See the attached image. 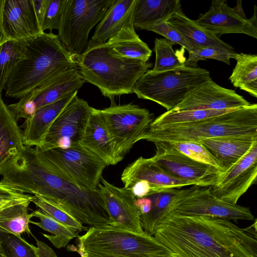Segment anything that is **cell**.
Instances as JSON below:
<instances>
[{"instance_id": "74e56055", "label": "cell", "mask_w": 257, "mask_h": 257, "mask_svg": "<svg viewBox=\"0 0 257 257\" xmlns=\"http://www.w3.org/2000/svg\"><path fill=\"white\" fill-rule=\"evenodd\" d=\"M235 54V52L232 53L217 47L200 48L189 53V57L185 60L184 66L189 68H196L198 61L205 60L207 59L222 61L230 65V59H234Z\"/></svg>"}, {"instance_id": "1f68e13d", "label": "cell", "mask_w": 257, "mask_h": 257, "mask_svg": "<svg viewBox=\"0 0 257 257\" xmlns=\"http://www.w3.org/2000/svg\"><path fill=\"white\" fill-rule=\"evenodd\" d=\"M33 213L34 217L39 218L40 221H31L30 223L52 233L53 235L42 234L55 247H65L71 240L77 237L78 232L76 230L56 220L42 209L39 208Z\"/></svg>"}, {"instance_id": "8992f818", "label": "cell", "mask_w": 257, "mask_h": 257, "mask_svg": "<svg viewBox=\"0 0 257 257\" xmlns=\"http://www.w3.org/2000/svg\"><path fill=\"white\" fill-rule=\"evenodd\" d=\"M81 257H176L154 236L107 225L90 227L77 236Z\"/></svg>"}, {"instance_id": "ab89813d", "label": "cell", "mask_w": 257, "mask_h": 257, "mask_svg": "<svg viewBox=\"0 0 257 257\" xmlns=\"http://www.w3.org/2000/svg\"><path fill=\"white\" fill-rule=\"evenodd\" d=\"M65 0H50L40 24L42 32L49 30H59Z\"/></svg>"}, {"instance_id": "603a6c76", "label": "cell", "mask_w": 257, "mask_h": 257, "mask_svg": "<svg viewBox=\"0 0 257 257\" xmlns=\"http://www.w3.org/2000/svg\"><path fill=\"white\" fill-rule=\"evenodd\" d=\"M257 142V135L243 137H222L200 141L223 173L243 157Z\"/></svg>"}, {"instance_id": "83f0119b", "label": "cell", "mask_w": 257, "mask_h": 257, "mask_svg": "<svg viewBox=\"0 0 257 257\" xmlns=\"http://www.w3.org/2000/svg\"><path fill=\"white\" fill-rule=\"evenodd\" d=\"M112 55L147 62L152 51L136 33L133 25L122 27L106 42Z\"/></svg>"}, {"instance_id": "60d3db41", "label": "cell", "mask_w": 257, "mask_h": 257, "mask_svg": "<svg viewBox=\"0 0 257 257\" xmlns=\"http://www.w3.org/2000/svg\"><path fill=\"white\" fill-rule=\"evenodd\" d=\"M145 30L157 33L173 43L181 45L189 53L196 50L190 42L182 34L170 26L167 22L149 27Z\"/></svg>"}, {"instance_id": "f546056e", "label": "cell", "mask_w": 257, "mask_h": 257, "mask_svg": "<svg viewBox=\"0 0 257 257\" xmlns=\"http://www.w3.org/2000/svg\"><path fill=\"white\" fill-rule=\"evenodd\" d=\"M31 201L18 202L0 209V230L21 235L32 234L29 227L33 213H28Z\"/></svg>"}, {"instance_id": "44dd1931", "label": "cell", "mask_w": 257, "mask_h": 257, "mask_svg": "<svg viewBox=\"0 0 257 257\" xmlns=\"http://www.w3.org/2000/svg\"><path fill=\"white\" fill-rule=\"evenodd\" d=\"M81 144L99 157L107 166L115 165L123 159L117 152L100 109L91 107Z\"/></svg>"}, {"instance_id": "7402d4cb", "label": "cell", "mask_w": 257, "mask_h": 257, "mask_svg": "<svg viewBox=\"0 0 257 257\" xmlns=\"http://www.w3.org/2000/svg\"><path fill=\"white\" fill-rule=\"evenodd\" d=\"M78 90L69 93L57 101L38 109L25 119L22 132L25 146L38 147L54 121L77 95Z\"/></svg>"}, {"instance_id": "f35d334b", "label": "cell", "mask_w": 257, "mask_h": 257, "mask_svg": "<svg viewBox=\"0 0 257 257\" xmlns=\"http://www.w3.org/2000/svg\"><path fill=\"white\" fill-rule=\"evenodd\" d=\"M167 143L178 152L191 159L219 169L214 159L200 143L182 142Z\"/></svg>"}, {"instance_id": "30bf717a", "label": "cell", "mask_w": 257, "mask_h": 257, "mask_svg": "<svg viewBox=\"0 0 257 257\" xmlns=\"http://www.w3.org/2000/svg\"><path fill=\"white\" fill-rule=\"evenodd\" d=\"M169 211L179 215L206 216L235 222L254 219L249 207L219 199L213 194L211 186L192 185L179 189L170 204Z\"/></svg>"}, {"instance_id": "e575fe53", "label": "cell", "mask_w": 257, "mask_h": 257, "mask_svg": "<svg viewBox=\"0 0 257 257\" xmlns=\"http://www.w3.org/2000/svg\"><path fill=\"white\" fill-rule=\"evenodd\" d=\"M22 40H8L0 46V93L5 89L9 76L24 55Z\"/></svg>"}, {"instance_id": "d6986e66", "label": "cell", "mask_w": 257, "mask_h": 257, "mask_svg": "<svg viewBox=\"0 0 257 257\" xmlns=\"http://www.w3.org/2000/svg\"><path fill=\"white\" fill-rule=\"evenodd\" d=\"M2 23L7 41H20L43 33L33 0H4Z\"/></svg>"}, {"instance_id": "484cf974", "label": "cell", "mask_w": 257, "mask_h": 257, "mask_svg": "<svg viewBox=\"0 0 257 257\" xmlns=\"http://www.w3.org/2000/svg\"><path fill=\"white\" fill-rule=\"evenodd\" d=\"M174 29L182 34L196 50L207 47H214L234 53V49L221 40L215 35L198 25L194 20L187 17L179 7L167 22Z\"/></svg>"}, {"instance_id": "9c48e42d", "label": "cell", "mask_w": 257, "mask_h": 257, "mask_svg": "<svg viewBox=\"0 0 257 257\" xmlns=\"http://www.w3.org/2000/svg\"><path fill=\"white\" fill-rule=\"evenodd\" d=\"M114 1L65 0L57 35L76 61L87 48L90 31L102 20Z\"/></svg>"}, {"instance_id": "52a82bcc", "label": "cell", "mask_w": 257, "mask_h": 257, "mask_svg": "<svg viewBox=\"0 0 257 257\" xmlns=\"http://www.w3.org/2000/svg\"><path fill=\"white\" fill-rule=\"evenodd\" d=\"M210 79L208 71L197 67L159 72L148 70L137 80L133 92L139 98L155 102L169 111Z\"/></svg>"}, {"instance_id": "bcb514c9", "label": "cell", "mask_w": 257, "mask_h": 257, "mask_svg": "<svg viewBox=\"0 0 257 257\" xmlns=\"http://www.w3.org/2000/svg\"><path fill=\"white\" fill-rule=\"evenodd\" d=\"M38 245L37 248L40 257H57L52 249L46 243L36 239Z\"/></svg>"}, {"instance_id": "cb8c5ba5", "label": "cell", "mask_w": 257, "mask_h": 257, "mask_svg": "<svg viewBox=\"0 0 257 257\" xmlns=\"http://www.w3.org/2000/svg\"><path fill=\"white\" fill-rule=\"evenodd\" d=\"M22 132L0 93V175L23 152Z\"/></svg>"}, {"instance_id": "e0dca14e", "label": "cell", "mask_w": 257, "mask_h": 257, "mask_svg": "<svg viewBox=\"0 0 257 257\" xmlns=\"http://www.w3.org/2000/svg\"><path fill=\"white\" fill-rule=\"evenodd\" d=\"M256 11L250 19L240 17L225 1L213 0L209 10L195 22L217 37L230 33L244 34L257 38Z\"/></svg>"}, {"instance_id": "5bb4252c", "label": "cell", "mask_w": 257, "mask_h": 257, "mask_svg": "<svg viewBox=\"0 0 257 257\" xmlns=\"http://www.w3.org/2000/svg\"><path fill=\"white\" fill-rule=\"evenodd\" d=\"M156 153L152 159L167 174L191 185L212 186L223 173L218 168L206 164L178 152L167 143L155 142Z\"/></svg>"}, {"instance_id": "8d00e7d4", "label": "cell", "mask_w": 257, "mask_h": 257, "mask_svg": "<svg viewBox=\"0 0 257 257\" xmlns=\"http://www.w3.org/2000/svg\"><path fill=\"white\" fill-rule=\"evenodd\" d=\"M31 202L54 219L74 229L78 233L87 230V227L70 214L46 199L34 195L32 197Z\"/></svg>"}, {"instance_id": "9a60e30c", "label": "cell", "mask_w": 257, "mask_h": 257, "mask_svg": "<svg viewBox=\"0 0 257 257\" xmlns=\"http://www.w3.org/2000/svg\"><path fill=\"white\" fill-rule=\"evenodd\" d=\"M257 177V142L248 152L211 186L213 194L219 199L236 204L239 198L254 184Z\"/></svg>"}, {"instance_id": "c3c4849f", "label": "cell", "mask_w": 257, "mask_h": 257, "mask_svg": "<svg viewBox=\"0 0 257 257\" xmlns=\"http://www.w3.org/2000/svg\"><path fill=\"white\" fill-rule=\"evenodd\" d=\"M30 201V200H28ZM23 201H22V200H4L0 201V209L3 208L4 207L9 206L10 205H13L14 204L23 202Z\"/></svg>"}, {"instance_id": "836d02e7", "label": "cell", "mask_w": 257, "mask_h": 257, "mask_svg": "<svg viewBox=\"0 0 257 257\" xmlns=\"http://www.w3.org/2000/svg\"><path fill=\"white\" fill-rule=\"evenodd\" d=\"M174 44L166 39H155L153 50L156 54V61L152 71L164 72L185 67V58H181L174 51Z\"/></svg>"}, {"instance_id": "ac0fdd59", "label": "cell", "mask_w": 257, "mask_h": 257, "mask_svg": "<svg viewBox=\"0 0 257 257\" xmlns=\"http://www.w3.org/2000/svg\"><path fill=\"white\" fill-rule=\"evenodd\" d=\"M249 104L234 90L219 86L211 78L192 91L172 110H231Z\"/></svg>"}, {"instance_id": "5b68a950", "label": "cell", "mask_w": 257, "mask_h": 257, "mask_svg": "<svg viewBox=\"0 0 257 257\" xmlns=\"http://www.w3.org/2000/svg\"><path fill=\"white\" fill-rule=\"evenodd\" d=\"M76 62L86 82L96 86L111 104L115 96L133 93L137 80L152 66L148 61L112 55L106 42L87 49Z\"/></svg>"}, {"instance_id": "4316f807", "label": "cell", "mask_w": 257, "mask_h": 257, "mask_svg": "<svg viewBox=\"0 0 257 257\" xmlns=\"http://www.w3.org/2000/svg\"><path fill=\"white\" fill-rule=\"evenodd\" d=\"M180 0H136L133 15L135 29L167 22L179 7Z\"/></svg>"}, {"instance_id": "b9f144b4", "label": "cell", "mask_w": 257, "mask_h": 257, "mask_svg": "<svg viewBox=\"0 0 257 257\" xmlns=\"http://www.w3.org/2000/svg\"><path fill=\"white\" fill-rule=\"evenodd\" d=\"M32 196L17 192L0 183V201H31Z\"/></svg>"}, {"instance_id": "277c9868", "label": "cell", "mask_w": 257, "mask_h": 257, "mask_svg": "<svg viewBox=\"0 0 257 257\" xmlns=\"http://www.w3.org/2000/svg\"><path fill=\"white\" fill-rule=\"evenodd\" d=\"M257 135V104H250L193 123L149 127L139 138L152 143L193 142Z\"/></svg>"}, {"instance_id": "3957f363", "label": "cell", "mask_w": 257, "mask_h": 257, "mask_svg": "<svg viewBox=\"0 0 257 257\" xmlns=\"http://www.w3.org/2000/svg\"><path fill=\"white\" fill-rule=\"evenodd\" d=\"M31 189L35 195L55 204L82 224L90 227L110 225V216L102 193L98 188H81L44 163L34 173Z\"/></svg>"}, {"instance_id": "f6af8a7d", "label": "cell", "mask_w": 257, "mask_h": 257, "mask_svg": "<svg viewBox=\"0 0 257 257\" xmlns=\"http://www.w3.org/2000/svg\"><path fill=\"white\" fill-rule=\"evenodd\" d=\"M135 204L141 215L148 213L151 210L152 202L149 197L137 198Z\"/></svg>"}, {"instance_id": "7bdbcfd3", "label": "cell", "mask_w": 257, "mask_h": 257, "mask_svg": "<svg viewBox=\"0 0 257 257\" xmlns=\"http://www.w3.org/2000/svg\"><path fill=\"white\" fill-rule=\"evenodd\" d=\"M129 190L132 192L137 198L148 197L155 194L150 185L145 180L138 181Z\"/></svg>"}, {"instance_id": "6da1fadb", "label": "cell", "mask_w": 257, "mask_h": 257, "mask_svg": "<svg viewBox=\"0 0 257 257\" xmlns=\"http://www.w3.org/2000/svg\"><path fill=\"white\" fill-rule=\"evenodd\" d=\"M256 219L240 228L230 220L169 212L154 236L176 257H257Z\"/></svg>"}, {"instance_id": "d6a6232c", "label": "cell", "mask_w": 257, "mask_h": 257, "mask_svg": "<svg viewBox=\"0 0 257 257\" xmlns=\"http://www.w3.org/2000/svg\"><path fill=\"white\" fill-rule=\"evenodd\" d=\"M229 110H171L167 111L153 120L149 127H155L193 123L222 114Z\"/></svg>"}, {"instance_id": "f1b7e54d", "label": "cell", "mask_w": 257, "mask_h": 257, "mask_svg": "<svg viewBox=\"0 0 257 257\" xmlns=\"http://www.w3.org/2000/svg\"><path fill=\"white\" fill-rule=\"evenodd\" d=\"M236 64L229 79L236 88L257 97V55L243 53L234 56Z\"/></svg>"}, {"instance_id": "d4e9b609", "label": "cell", "mask_w": 257, "mask_h": 257, "mask_svg": "<svg viewBox=\"0 0 257 257\" xmlns=\"http://www.w3.org/2000/svg\"><path fill=\"white\" fill-rule=\"evenodd\" d=\"M136 0H114L97 25L87 49L105 43L122 27L133 25Z\"/></svg>"}, {"instance_id": "d590c367", "label": "cell", "mask_w": 257, "mask_h": 257, "mask_svg": "<svg viewBox=\"0 0 257 257\" xmlns=\"http://www.w3.org/2000/svg\"><path fill=\"white\" fill-rule=\"evenodd\" d=\"M0 241L5 257H40L37 247L21 235L0 230Z\"/></svg>"}, {"instance_id": "681fc988", "label": "cell", "mask_w": 257, "mask_h": 257, "mask_svg": "<svg viewBox=\"0 0 257 257\" xmlns=\"http://www.w3.org/2000/svg\"><path fill=\"white\" fill-rule=\"evenodd\" d=\"M0 257H5L3 249L1 246V241H0Z\"/></svg>"}, {"instance_id": "ee69618b", "label": "cell", "mask_w": 257, "mask_h": 257, "mask_svg": "<svg viewBox=\"0 0 257 257\" xmlns=\"http://www.w3.org/2000/svg\"><path fill=\"white\" fill-rule=\"evenodd\" d=\"M50 1V0H33L40 25L49 5Z\"/></svg>"}, {"instance_id": "8fae6325", "label": "cell", "mask_w": 257, "mask_h": 257, "mask_svg": "<svg viewBox=\"0 0 257 257\" xmlns=\"http://www.w3.org/2000/svg\"><path fill=\"white\" fill-rule=\"evenodd\" d=\"M117 152L123 158L153 121V114L138 105L115 104L100 109Z\"/></svg>"}, {"instance_id": "ffe728a7", "label": "cell", "mask_w": 257, "mask_h": 257, "mask_svg": "<svg viewBox=\"0 0 257 257\" xmlns=\"http://www.w3.org/2000/svg\"><path fill=\"white\" fill-rule=\"evenodd\" d=\"M121 180L124 188L130 190L138 181H146L155 194L169 189L192 186L187 182L174 178L166 173L152 158L140 157L123 170Z\"/></svg>"}, {"instance_id": "7c38bea8", "label": "cell", "mask_w": 257, "mask_h": 257, "mask_svg": "<svg viewBox=\"0 0 257 257\" xmlns=\"http://www.w3.org/2000/svg\"><path fill=\"white\" fill-rule=\"evenodd\" d=\"M91 106L75 96L54 121L38 147L39 151L52 148L67 149L81 143Z\"/></svg>"}, {"instance_id": "2e32d148", "label": "cell", "mask_w": 257, "mask_h": 257, "mask_svg": "<svg viewBox=\"0 0 257 257\" xmlns=\"http://www.w3.org/2000/svg\"><path fill=\"white\" fill-rule=\"evenodd\" d=\"M98 189L102 193L110 216V226L143 233L141 213L136 206L137 198L131 190L119 188L101 177Z\"/></svg>"}, {"instance_id": "7dc6e473", "label": "cell", "mask_w": 257, "mask_h": 257, "mask_svg": "<svg viewBox=\"0 0 257 257\" xmlns=\"http://www.w3.org/2000/svg\"><path fill=\"white\" fill-rule=\"evenodd\" d=\"M4 3V0H0V46L3 44L5 42L7 41L5 35L4 34L2 29V11Z\"/></svg>"}, {"instance_id": "4fadbf2b", "label": "cell", "mask_w": 257, "mask_h": 257, "mask_svg": "<svg viewBox=\"0 0 257 257\" xmlns=\"http://www.w3.org/2000/svg\"><path fill=\"white\" fill-rule=\"evenodd\" d=\"M86 82L77 68L65 70L8 105L17 120L30 117L39 108L78 90Z\"/></svg>"}, {"instance_id": "4dcf8cb0", "label": "cell", "mask_w": 257, "mask_h": 257, "mask_svg": "<svg viewBox=\"0 0 257 257\" xmlns=\"http://www.w3.org/2000/svg\"><path fill=\"white\" fill-rule=\"evenodd\" d=\"M180 189H169L148 196L152 202L150 211L141 215L143 230L154 235L159 222L169 212L171 201Z\"/></svg>"}, {"instance_id": "7a4b0ae2", "label": "cell", "mask_w": 257, "mask_h": 257, "mask_svg": "<svg viewBox=\"0 0 257 257\" xmlns=\"http://www.w3.org/2000/svg\"><path fill=\"white\" fill-rule=\"evenodd\" d=\"M22 41L24 55L9 76L5 88L7 97L21 99L60 73L77 68L76 59L57 35L43 32Z\"/></svg>"}, {"instance_id": "ba28073f", "label": "cell", "mask_w": 257, "mask_h": 257, "mask_svg": "<svg viewBox=\"0 0 257 257\" xmlns=\"http://www.w3.org/2000/svg\"><path fill=\"white\" fill-rule=\"evenodd\" d=\"M38 158L51 170L81 188H98L106 165L81 144L67 149L39 151Z\"/></svg>"}]
</instances>
